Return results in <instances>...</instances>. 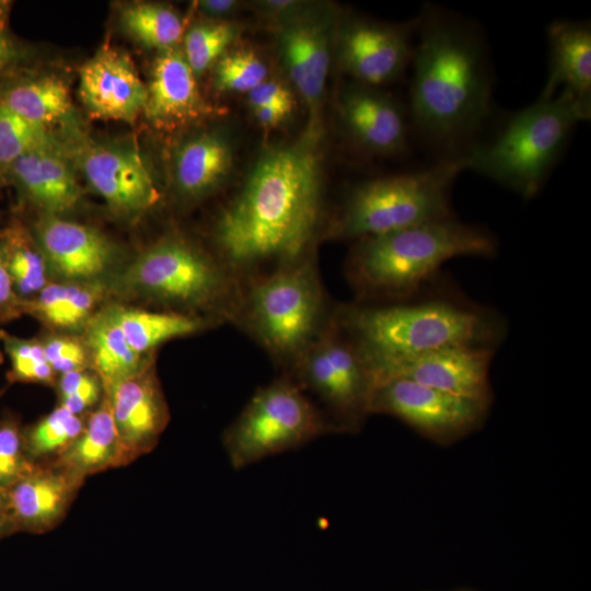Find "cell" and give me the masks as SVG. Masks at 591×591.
<instances>
[{
  "label": "cell",
  "instance_id": "cell-1",
  "mask_svg": "<svg viewBox=\"0 0 591 591\" xmlns=\"http://www.w3.org/2000/svg\"><path fill=\"white\" fill-rule=\"evenodd\" d=\"M317 131L264 151L241 190L221 211L217 243L234 268L271 259L296 262L315 230L322 170Z\"/></svg>",
  "mask_w": 591,
  "mask_h": 591
},
{
  "label": "cell",
  "instance_id": "cell-2",
  "mask_svg": "<svg viewBox=\"0 0 591 591\" xmlns=\"http://www.w3.org/2000/svg\"><path fill=\"white\" fill-rule=\"evenodd\" d=\"M412 65L409 115L418 134L444 148L473 136L491 100L485 47L473 25L427 7L418 16Z\"/></svg>",
  "mask_w": 591,
  "mask_h": 591
},
{
  "label": "cell",
  "instance_id": "cell-3",
  "mask_svg": "<svg viewBox=\"0 0 591 591\" xmlns=\"http://www.w3.org/2000/svg\"><path fill=\"white\" fill-rule=\"evenodd\" d=\"M338 325L367 364L459 345L497 348L506 321L440 277L416 294L384 305L346 308Z\"/></svg>",
  "mask_w": 591,
  "mask_h": 591
},
{
  "label": "cell",
  "instance_id": "cell-4",
  "mask_svg": "<svg viewBox=\"0 0 591 591\" xmlns=\"http://www.w3.org/2000/svg\"><path fill=\"white\" fill-rule=\"evenodd\" d=\"M496 237L455 216L360 239L349 276L364 297L409 298L439 279L442 266L462 256L493 257Z\"/></svg>",
  "mask_w": 591,
  "mask_h": 591
},
{
  "label": "cell",
  "instance_id": "cell-5",
  "mask_svg": "<svg viewBox=\"0 0 591 591\" xmlns=\"http://www.w3.org/2000/svg\"><path fill=\"white\" fill-rule=\"evenodd\" d=\"M591 108L567 92L540 96L513 113L490 139L462 154L473 170L531 199L541 190L573 127L590 118Z\"/></svg>",
  "mask_w": 591,
  "mask_h": 591
},
{
  "label": "cell",
  "instance_id": "cell-6",
  "mask_svg": "<svg viewBox=\"0 0 591 591\" xmlns=\"http://www.w3.org/2000/svg\"><path fill=\"white\" fill-rule=\"evenodd\" d=\"M464 170L461 154L416 172L363 182L350 192L337 233L360 240L453 217L451 189Z\"/></svg>",
  "mask_w": 591,
  "mask_h": 591
},
{
  "label": "cell",
  "instance_id": "cell-7",
  "mask_svg": "<svg viewBox=\"0 0 591 591\" xmlns=\"http://www.w3.org/2000/svg\"><path fill=\"white\" fill-rule=\"evenodd\" d=\"M340 432L328 416L290 379L260 387L223 434L233 468L298 449L327 433Z\"/></svg>",
  "mask_w": 591,
  "mask_h": 591
},
{
  "label": "cell",
  "instance_id": "cell-8",
  "mask_svg": "<svg viewBox=\"0 0 591 591\" xmlns=\"http://www.w3.org/2000/svg\"><path fill=\"white\" fill-rule=\"evenodd\" d=\"M251 326L273 354L301 356L313 343L322 314V290L309 264H286L248 294Z\"/></svg>",
  "mask_w": 591,
  "mask_h": 591
},
{
  "label": "cell",
  "instance_id": "cell-9",
  "mask_svg": "<svg viewBox=\"0 0 591 591\" xmlns=\"http://www.w3.org/2000/svg\"><path fill=\"white\" fill-rule=\"evenodd\" d=\"M299 359L297 382L326 406L340 432L358 431L370 414L373 380L357 346L337 325Z\"/></svg>",
  "mask_w": 591,
  "mask_h": 591
},
{
  "label": "cell",
  "instance_id": "cell-10",
  "mask_svg": "<svg viewBox=\"0 0 591 591\" xmlns=\"http://www.w3.org/2000/svg\"><path fill=\"white\" fill-rule=\"evenodd\" d=\"M126 281L155 299L184 306L231 302L234 287L216 263L179 240H163L129 267Z\"/></svg>",
  "mask_w": 591,
  "mask_h": 591
},
{
  "label": "cell",
  "instance_id": "cell-11",
  "mask_svg": "<svg viewBox=\"0 0 591 591\" xmlns=\"http://www.w3.org/2000/svg\"><path fill=\"white\" fill-rule=\"evenodd\" d=\"M491 403L408 380L386 379L373 383L370 414L395 417L419 436L447 447L479 429Z\"/></svg>",
  "mask_w": 591,
  "mask_h": 591
},
{
  "label": "cell",
  "instance_id": "cell-12",
  "mask_svg": "<svg viewBox=\"0 0 591 591\" xmlns=\"http://www.w3.org/2000/svg\"><path fill=\"white\" fill-rule=\"evenodd\" d=\"M496 349L475 345L450 346L367 366L373 383L403 379L452 394L493 402L489 374Z\"/></svg>",
  "mask_w": 591,
  "mask_h": 591
},
{
  "label": "cell",
  "instance_id": "cell-13",
  "mask_svg": "<svg viewBox=\"0 0 591 591\" xmlns=\"http://www.w3.org/2000/svg\"><path fill=\"white\" fill-rule=\"evenodd\" d=\"M418 18L407 24L386 25L348 21L339 36V59L360 84L378 86L395 80L412 63Z\"/></svg>",
  "mask_w": 591,
  "mask_h": 591
},
{
  "label": "cell",
  "instance_id": "cell-14",
  "mask_svg": "<svg viewBox=\"0 0 591 591\" xmlns=\"http://www.w3.org/2000/svg\"><path fill=\"white\" fill-rule=\"evenodd\" d=\"M79 97L97 119L132 123L143 113L147 86L129 56L106 46L86 60L79 72Z\"/></svg>",
  "mask_w": 591,
  "mask_h": 591
},
{
  "label": "cell",
  "instance_id": "cell-15",
  "mask_svg": "<svg viewBox=\"0 0 591 591\" xmlns=\"http://www.w3.org/2000/svg\"><path fill=\"white\" fill-rule=\"evenodd\" d=\"M84 480L54 463H35L5 490L10 533L54 529L66 517Z\"/></svg>",
  "mask_w": 591,
  "mask_h": 591
},
{
  "label": "cell",
  "instance_id": "cell-16",
  "mask_svg": "<svg viewBox=\"0 0 591 591\" xmlns=\"http://www.w3.org/2000/svg\"><path fill=\"white\" fill-rule=\"evenodd\" d=\"M114 425L129 463L149 453L164 431L170 414L151 364L105 392Z\"/></svg>",
  "mask_w": 591,
  "mask_h": 591
},
{
  "label": "cell",
  "instance_id": "cell-17",
  "mask_svg": "<svg viewBox=\"0 0 591 591\" xmlns=\"http://www.w3.org/2000/svg\"><path fill=\"white\" fill-rule=\"evenodd\" d=\"M82 171L90 186L118 213L138 215L160 195L139 151L126 146H99L85 152Z\"/></svg>",
  "mask_w": 591,
  "mask_h": 591
},
{
  "label": "cell",
  "instance_id": "cell-18",
  "mask_svg": "<svg viewBox=\"0 0 591 591\" xmlns=\"http://www.w3.org/2000/svg\"><path fill=\"white\" fill-rule=\"evenodd\" d=\"M340 117L349 136L368 152L395 154L407 146L404 111L373 86L347 88L340 99Z\"/></svg>",
  "mask_w": 591,
  "mask_h": 591
},
{
  "label": "cell",
  "instance_id": "cell-19",
  "mask_svg": "<svg viewBox=\"0 0 591 591\" xmlns=\"http://www.w3.org/2000/svg\"><path fill=\"white\" fill-rule=\"evenodd\" d=\"M36 234L46 259L67 279H92L112 262L109 241L94 228L48 215L36 224Z\"/></svg>",
  "mask_w": 591,
  "mask_h": 591
},
{
  "label": "cell",
  "instance_id": "cell-20",
  "mask_svg": "<svg viewBox=\"0 0 591 591\" xmlns=\"http://www.w3.org/2000/svg\"><path fill=\"white\" fill-rule=\"evenodd\" d=\"M279 45L287 71L311 113L310 131L315 121L331 61V32L327 25L311 20L287 23Z\"/></svg>",
  "mask_w": 591,
  "mask_h": 591
},
{
  "label": "cell",
  "instance_id": "cell-21",
  "mask_svg": "<svg viewBox=\"0 0 591 591\" xmlns=\"http://www.w3.org/2000/svg\"><path fill=\"white\" fill-rule=\"evenodd\" d=\"M209 111L183 53L175 48L162 50L153 62L147 86V117L159 125H178Z\"/></svg>",
  "mask_w": 591,
  "mask_h": 591
},
{
  "label": "cell",
  "instance_id": "cell-22",
  "mask_svg": "<svg viewBox=\"0 0 591 591\" xmlns=\"http://www.w3.org/2000/svg\"><path fill=\"white\" fill-rule=\"evenodd\" d=\"M549 65L540 96L567 92L591 108V26L589 22L556 21L547 28Z\"/></svg>",
  "mask_w": 591,
  "mask_h": 591
},
{
  "label": "cell",
  "instance_id": "cell-23",
  "mask_svg": "<svg viewBox=\"0 0 591 591\" xmlns=\"http://www.w3.org/2000/svg\"><path fill=\"white\" fill-rule=\"evenodd\" d=\"M80 477L129 464L120 444L107 396L86 418L81 433L54 461Z\"/></svg>",
  "mask_w": 591,
  "mask_h": 591
},
{
  "label": "cell",
  "instance_id": "cell-24",
  "mask_svg": "<svg viewBox=\"0 0 591 591\" xmlns=\"http://www.w3.org/2000/svg\"><path fill=\"white\" fill-rule=\"evenodd\" d=\"M13 166L27 195L48 215L68 211L80 199V187L72 170L53 147L26 153Z\"/></svg>",
  "mask_w": 591,
  "mask_h": 591
},
{
  "label": "cell",
  "instance_id": "cell-25",
  "mask_svg": "<svg viewBox=\"0 0 591 591\" xmlns=\"http://www.w3.org/2000/svg\"><path fill=\"white\" fill-rule=\"evenodd\" d=\"M232 149L217 132H204L185 141L177 150L174 176L178 192L199 198L215 190L229 175Z\"/></svg>",
  "mask_w": 591,
  "mask_h": 591
},
{
  "label": "cell",
  "instance_id": "cell-26",
  "mask_svg": "<svg viewBox=\"0 0 591 591\" xmlns=\"http://www.w3.org/2000/svg\"><path fill=\"white\" fill-rule=\"evenodd\" d=\"M84 345L89 362L100 378L104 393L147 364L142 356L130 347L108 309L89 320Z\"/></svg>",
  "mask_w": 591,
  "mask_h": 591
},
{
  "label": "cell",
  "instance_id": "cell-27",
  "mask_svg": "<svg viewBox=\"0 0 591 591\" xmlns=\"http://www.w3.org/2000/svg\"><path fill=\"white\" fill-rule=\"evenodd\" d=\"M101 296L96 285L50 282L34 297L23 299L21 311L50 326L73 328L89 322Z\"/></svg>",
  "mask_w": 591,
  "mask_h": 591
},
{
  "label": "cell",
  "instance_id": "cell-28",
  "mask_svg": "<svg viewBox=\"0 0 591 591\" xmlns=\"http://www.w3.org/2000/svg\"><path fill=\"white\" fill-rule=\"evenodd\" d=\"M108 311L130 347L141 356L169 339L193 334L204 326L198 317L174 312H150L119 305L111 306Z\"/></svg>",
  "mask_w": 591,
  "mask_h": 591
},
{
  "label": "cell",
  "instance_id": "cell-29",
  "mask_svg": "<svg viewBox=\"0 0 591 591\" xmlns=\"http://www.w3.org/2000/svg\"><path fill=\"white\" fill-rule=\"evenodd\" d=\"M3 104L26 120L45 128L71 112L69 89L54 76L14 86L8 92Z\"/></svg>",
  "mask_w": 591,
  "mask_h": 591
},
{
  "label": "cell",
  "instance_id": "cell-30",
  "mask_svg": "<svg viewBox=\"0 0 591 591\" xmlns=\"http://www.w3.org/2000/svg\"><path fill=\"white\" fill-rule=\"evenodd\" d=\"M85 424L82 416L62 406L23 430L24 449L32 463H48L62 453L81 433Z\"/></svg>",
  "mask_w": 591,
  "mask_h": 591
},
{
  "label": "cell",
  "instance_id": "cell-31",
  "mask_svg": "<svg viewBox=\"0 0 591 591\" xmlns=\"http://www.w3.org/2000/svg\"><path fill=\"white\" fill-rule=\"evenodd\" d=\"M125 31L143 46L161 51L174 48L184 26L172 9L157 3H135L121 12Z\"/></svg>",
  "mask_w": 591,
  "mask_h": 591
},
{
  "label": "cell",
  "instance_id": "cell-32",
  "mask_svg": "<svg viewBox=\"0 0 591 591\" xmlns=\"http://www.w3.org/2000/svg\"><path fill=\"white\" fill-rule=\"evenodd\" d=\"M0 247L18 296L37 294L47 285V262L40 247L20 230L11 231Z\"/></svg>",
  "mask_w": 591,
  "mask_h": 591
},
{
  "label": "cell",
  "instance_id": "cell-33",
  "mask_svg": "<svg viewBox=\"0 0 591 591\" xmlns=\"http://www.w3.org/2000/svg\"><path fill=\"white\" fill-rule=\"evenodd\" d=\"M0 340L10 359L8 379L11 383L55 382V371L47 361L43 341L21 338L5 331H0Z\"/></svg>",
  "mask_w": 591,
  "mask_h": 591
},
{
  "label": "cell",
  "instance_id": "cell-34",
  "mask_svg": "<svg viewBox=\"0 0 591 591\" xmlns=\"http://www.w3.org/2000/svg\"><path fill=\"white\" fill-rule=\"evenodd\" d=\"M236 34V26L227 22L193 26L184 37L183 55L194 74L202 73L218 61Z\"/></svg>",
  "mask_w": 591,
  "mask_h": 591
},
{
  "label": "cell",
  "instance_id": "cell-35",
  "mask_svg": "<svg viewBox=\"0 0 591 591\" xmlns=\"http://www.w3.org/2000/svg\"><path fill=\"white\" fill-rule=\"evenodd\" d=\"M53 147L45 127L33 124L0 103V163H14L26 153Z\"/></svg>",
  "mask_w": 591,
  "mask_h": 591
},
{
  "label": "cell",
  "instance_id": "cell-36",
  "mask_svg": "<svg viewBox=\"0 0 591 591\" xmlns=\"http://www.w3.org/2000/svg\"><path fill=\"white\" fill-rule=\"evenodd\" d=\"M264 61L250 49L224 53L215 68V85L220 91L246 92L267 78Z\"/></svg>",
  "mask_w": 591,
  "mask_h": 591
},
{
  "label": "cell",
  "instance_id": "cell-37",
  "mask_svg": "<svg viewBox=\"0 0 591 591\" xmlns=\"http://www.w3.org/2000/svg\"><path fill=\"white\" fill-rule=\"evenodd\" d=\"M32 463L24 449L23 430L13 417L0 419V489L5 491L26 472Z\"/></svg>",
  "mask_w": 591,
  "mask_h": 591
},
{
  "label": "cell",
  "instance_id": "cell-38",
  "mask_svg": "<svg viewBox=\"0 0 591 591\" xmlns=\"http://www.w3.org/2000/svg\"><path fill=\"white\" fill-rule=\"evenodd\" d=\"M57 386L59 405L79 416L104 396L100 378L86 369L61 374Z\"/></svg>",
  "mask_w": 591,
  "mask_h": 591
},
{
  "label": "cell",
  "instance_id": "cell-39",
  "mask_svg": "<svg viewBox=\"0 0 591 591\" xmlns=\"http://www.w3.org/2000/svg\"><path fill=\"white\" fill-rule=\"evenodd\" d=\"M48 363L55 373L65 374L82 370L89 364L84 343L67 336H54L43 341Z\"/></svg>",
  "mask_w": 591,
  "mask_h": 591
},
{
  "label": "cell",
  "instance_id": "cell-40",
  "mask_svg": "<svg viewBox=\"0 0 591 591\" xmlns=\"http://www.w3.org/2000/svg\"><path fill=\"white\" fill-rule=\"evenodd\" d=\"M247 102L252 108L277 106L289 111L293 108L291 92L276 81H263L247 93Z\"/></svg>",
  "mask_w": 591,
  "mask_h": 591
},
{
  "label": "cell",
  "instance_id": "cell-41",
  "mask_svg": "<svg viewBox=\"0 0 591 591\" xmlns=\"http://www.w3.org/2000/svg\"><path fill=\"white\" fill-rule=\"evenodd\" d=\"M22 300L14 289L0 247V324L12 321L22 314Z\"/></svg>",
  "mask_w": 591,
  "mask_h": 591
},
{
  "label": "cell",
  "instance_id": "cell-42",
  "mask_svg": "<svg viewBox=\"0 0 591 591\" xmlns=\"http://www.w3.org/2000/svg\"><path fill=\"white\" fill-rule=\"evenodd\" d=\"M256 119L264 127H275L282 123L291 111L277 106L253 108Z\"/></svg>",
  "mask_w": 591,
  "mask_h": 591
},
{
  "label": "cell",
  "instance_id": "cell-43",
  "mask_svg": "<svg viewBox=\"0 0 591 591\" xmlns=\"http://www.w3.org/2000/svg\"><path fill=\"white\" fill-rule=\"evenodd\" d=\"M199 7L207 14L224 15L234 10L236 2L233 0H206L200 1Z\"/></svg>",
  "mask_w": 591,
  "mask_h": 591
},
{
  "label": "cell",
  "instance_id": "cell-44",
  "mask_svg": "<svg viewBox=\"0 0 591 591\" xmlns=\"http://www.w3.org/2000/svg\"><path fill=\"white\" fill-rule=\"evenodd\" d=\"M14 57V50L9 39L0 32V70Z\"/></svg>",
  "mask_w": 591,
  "mask_h": 591
},
{
  "label": "cell",
  "instance_id": "cell-45",
  "mask_svg": "<svg viewBox=\"0 0 591 591\" xmlns=\"http://www.w3.org/2000/svg\"><path fill=\"white\" fill-rule=\"evenodd\" d=\"M0 533L4 535L10 533L9 523H8V512H7V499L5 491L0 489Z\"/></svg>",
  "mask_w": 591,
  "mask_h": 591
},
{
  "label": "cell",
  "instance_id": "cell-46",
  "mask_svg": "<svg viewBox=\"0 0 591 591\" xmlns=\"http://www.w3.org/2000/svg\"><path fill=\"white\" fill-rule=\"evenodd\" d=\"M453 591H475V590H471V589H459V590H453Z\"/></svg>",
  "mask_w": 591,
  "mask_h": 591
},
{
  "label": "cell",
  "instance_id": "cell-47",
  "mask_svg": "<svg viewBox=\"0 0 591 591\" xmlns=\"http://www.w3.org/2000/svg\"><path fill=\"white\" fill-rule=\"evenodd\" d=\"M2 362V352L0 351V363Z\"/></svg>",
  "mask_w": 591,
  "mask_h": 591
},
{
  "label": "cell",
  "instance_id": "cell-48",
  "mask_svg": "<svg viewBox=\"0 0 591 591\" xmlns=\"http://www.w3.org/2000/svg\"><path fill=\"white\" fill-rule=\"evenodd\" d=\"M1 536H2V535H1V533H0V537H1Z\"/></svg>",
  "mask_w": 591,
  "mask_h": 591
}]
</instances>
